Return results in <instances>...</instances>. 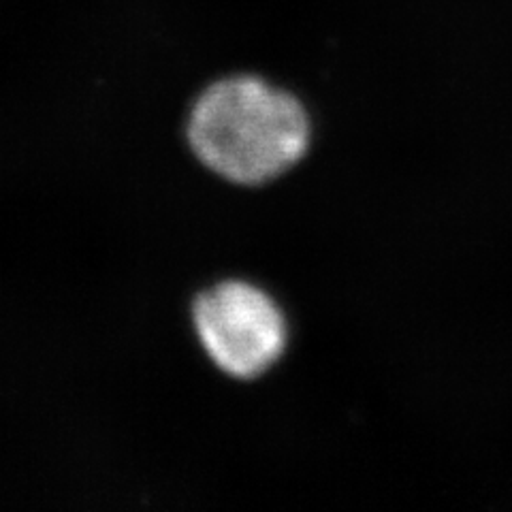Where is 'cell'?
Instances as JSON below:
<instances>
[{
	"mask_svg": "<svg viewBox=\"0 0 512 512\" xmlns=\"http://www.w3.org/2000/svg\"><path fill=\"white\" fill-rule=\"evenodd\" d=\"M310 116L297 96L254 75L220 79L190 111L188 141L220 178L259 186L291 171L310 148Z\"/></svg>",
	"mask_w": 512,
	"mask_h": 512,
	"instance_id": "6da1fadb",
	"label": "cell"
},
{
	"mask_svg": "<svg viewBox=\"0 0 512 512\" xmlns=\"http://www.w3.org/2000/svg\"><path fill=\"white\" fill-rule=\"evenodd\" d=\"M192 320L207 355L233 378L265 374L288 344L286 318L274 297L244 280L203 291L192 306Z\"/></svg>",
	"mask_w": 512,
	"mask_h": 512,
	"instance_id": "7a4b0ae2",
	"label": "cell"
}]
</instances>
